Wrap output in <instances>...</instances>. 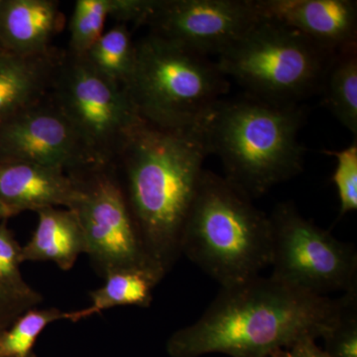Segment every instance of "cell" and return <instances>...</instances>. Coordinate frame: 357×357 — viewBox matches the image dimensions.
Returning <instances> with one entry per match:
<instances>
[{
	"label": "cell",
	"instance_id": "8992f818",
	"mask_svg": "<svg viewBox=\"0 0 357 357\" xmlns=\"http://www.w3.org/2000/svg\"><path fill=\"white\" fill-rule=\"evenodd\" d=\"M335 55L262 16L218 56L215 64L227 79L248 89V95L280 105H299L321 89Z\"/></svg>",
	"mask_w": 357,
	"mask_h": 357
},
{
	"label": "cell",
	"instance_id": "e0dca14e",
	"mask_svg": "<svg viewBox=\"0 0 357 357\" xmlns=\"http://www.w3.org/2000/svg\"><path fill=\"white\" fill-rule=\"evenodd\" d=\"M102 287L89 292L91 305L84 309L65 312L66 321L77 323L116 307H148L154 289L163 277L146 268H126L105 275Z\"/></svg>",
	"mask_w": 357,
	"mask_h": 357
},
{
	"label": "cell",
	"instance_id": "603a6c76",
	"mask_svg": "<svg viewBox=\"0 0 357 357\" xmlns=\"http://www.w3.org/2000/svg\"><path fill=\"white\" fill-rule=\"evenodd\" d=\"M337 159L333 182L337 190L340 215L357 210V142L340 151H324Z\"/></svg>",
	"mask_w": 357,
	"mask_h": 357
},
{
	"label": "cell",
	"instance_id": "4316f807",
	"mask_svg": "<svg viewBox=\"0 0 357 357\" xmlns=\"http://www.w3.org/2000/svg\"><path fill=\"white\" fill-rule=\"evenodd\" d=\"M270 357H331L317 344L316 340L307 338L300 340L287 349L275 351Z\"/></svg>",
	"mask_w": 357,
	"mask_h": 357
},
{
	"label": "cell",
	"instance_id": "7c38bea8",
	"mask_svg": "<svg viewBox=\"0 0 357 357\" xmlns=\"http://www.w3.org/2000/svg\"><path fill=\"white\" fill-rule=\"evenodd\" d=\"M260 15L287 26L332 54L357 46L351 0H255Z\"/></svg>",
	"mask_w": 357,
	"mask_h": 357
},
{
	"label": "cell",
	"instance_id": "d6986e66",
	"mask_svg": "<svg viewBox=\"0 0 357 357\" xmlns=\"http://www.w3.org/2000/svg\"><path fill=\"white\" fill-rule=\"evenodd\" d=\"M135 42L129 26L116 23L83 56L96 72L126 89L135 66Z\"/></svg>",
	"mask_w": 357,
	"mask_h": 357
},
{
	"label": "cell",
	"instance_id": "9a60e30c",
	"mask_svg": "<svg viewBox=\"0 0 357 357\" xmlns=\"http://www.w3.org/2000/svg\"><path fill=\"white\" fill-rule=\"evenodd\" d=\"M62 52L38 56L0 54V121L50 93Z\"/></svg>",
	"mask_w": 357,
	"mask_h": 357
},
{
	"label": "cell",
	"instance_id": "ffe728a7",
	"mask_svg": "<svg viewBox=\"0 0 357 357\" xmlns=\"http://www.w3.org/2000/svg\"><path fill=\"white\" fill-rule=\"evenodd\" d=\"M64 319L65 312L57 307L27 310L0 335V357H36L34 349L40 335L47 326Z\"/></svg>",
	"mask_w": 357,
	"mask_h": 357
},
{
	"label": "cell",
	"instance_id": "7402d4cb",
	"mask_svg": "<svg viewBox=\"0 0 357 357\" xmlns=\"http://www.w3.org/2000/svg\"><path fill=\"white\" fill-rule=\"evenodd\" d=\"M337 299V312L324 337L331 357H357V286Z\"/></svg>",
	"mask_w": 357,
	"mask_h": 357
},
{
	"label": "cell",
	"instance_id": "52a82bcc",
	"mask_svg": "<svg viewBox=\"0 0 357 357\" xmlns=\"http://www.w3.org/2000/svg\"><path fill=\"white\" fill-rule=\"evenodd\" d=\"M49 96L100 166L112 165L126 136L143 121L126 89L68 51L62 52Z\"/></svg>",
	"mask_w": 357,
	"mask_h": 357
},
{
	"label": "cell",
	"instance_id": "5b68a950",
	"mask_svg": "<svg viewBox=\"0 0 357 357\" xmlns=\"http://www.w3.org/2000/svg\"><path fill=\"white\" fill-rule=\"evenodd\" d=\"M135 49L126 89L144 121L168 128L196 126L229 91L215 62L180 45L149 32Z\"/></svg>",
	"mask_w": 357,
	"mask_h": 357
},
{
	"label": "cell",
	"instance_id": "83f0119b",
	"mask_svg": "<svg viewBox=\"0 0 357 357\" xmlns=\"http://www.w3.org/2000/svg\"><path fill=\"white\" fill-rule=\"evenodd\" d=\"M10 218H13L10 211L0 202V222H3V220H7Z\"/></svg>",
	"mask_w": 357,
	"mask_h": 357
},
{
	"label": "cell",
	"instance_id": "9c48e42d",
	"mask_svg": "<svg viewBox=\"0 0 357 357\" xmlns=\"http://www.w3.org/2000/svg\"><path fill=\"white\" fill-rule=\"evenodd\" d=\"M70 176L77 189L70 210L77 213L86 238V255L98 275L105 277L126 268H146L157 272L145 255L112 167H95Z\"/></svg>",
	"mask_w": 357,
	"mask_h": 357
},
{
	"label": "cell",
	"instance_id": "3957f363",
	"mask_svg": "<svg viewBox=\"0 0 357 357\" xmlns=\"http://www.w3.org/2000/svg\"><path fill=\"white\" fill-rule=\"evenodd\" d=\"M299 105L248 95L222 98L199 121L208 154L222 162L225 180L251 199L302 172L306 149Z\"/></svg>",
	"mask_w": 357,
	"mask_h": 357
},
{
	"label": "cell",
	"instance_id": "277c9868",
	"mask_svg": "<svg viewBox=\"0 0 357 357\" xmlns=\"http://www.w3.org/2000/svg\"><path fill=\"white\" fill-rule=\"evenodd\" d=\"M181 251L222 288L250 280L270 265L269 218L229 181L204 170Z\"/></svg>",
	"mask_w": 357,
	"mask_h": 357
},
{
	"label": "cell",
	"instance_id": "44dd1931",
	"mask_svg": "<svg viewBox=\"0 0 357 357\" xmlns=\"http://www.w3.org/2000/svg\"><path fill=\"white\" fill-rule=\"evenodd\" d=\"M112 0H77L70 21L68 52L83 57L105 33Z\"/></svg>",
	"mask_w": 357,
	"mask_h": 357
},
{
	"label": "cell",
	"instance_id": "484cf974",
	"mask_svg": "<svg viewBox=\"0 0 357 357\" xmlns=\"http://www.w3.org/2000/svg\"><path fill=\"white\" fill-rule=\"evenodd\" d=\"M153 0H112L109 17L121 24L144 25Z\"/></svg>",
	"mask_w": 357,
	"mask_h": 357
},
{
	"label": "cell",
	"instance_id": "8fae6325",
	"mask_svg": "<svg viewBox=\"0 0 357 357\" xmlns=\"http://www.w3.org/2000/svg\"><path fill=\"white\" fill-rule=\"evenodd\" d=\"M0 162L36 164L69 175L100 166L50 96L0 121Z\"/></svg>",
	"mask_w": 357,
	"mask_h": 357
},
{
	"label": "cell",
	"instance_id": "ac0fdd59",
	"mask_svg": "<svg viewBox=\"0 0 357 357\" xmlns=\"http://www.w3.org/2000/svg\"><path fill=\"white\" fill-rule=\"evenodd\" d=\"M321 89L328 109L357 135V46L337 53L326 70Z\"/></svg>",
	"mask_w": 357,
	"mask_h": 357
},
{
	"label": "cell",
	"instance_id": "4fadbf2b",
	"mask_svg": "<svg viewBox=\"0 0 357 357\" xmlns=\"http://www.w3.org/2000/svg\"><path fill=\"white\" fill-rule=\"evenodd\" d=\"M77 196L76 181L64 171L24 162H0V202L13 217L51 206L70 208Z\"/></svg>",
	"mask_w": 357,
	"mask_h": 357
},
{
	"label": "cell",
	"instance_id": "5bb4252c",
	"mask_svg": "<svg viewBox=\"0 0 357 357\" xmlns=\"http://www.w3.org/2000/svg\"><path fill=\"white\" fill-rule=\"evenodd\" d=\"M60 3L54 0H0V45L18 56L53 51L52 42L64 27Z\"/></svg>",
	"mask_w": 357,
	"mask_h": 357
},
{
	"label": "cell",
	"instance_id": "30bf717a",
	"mask_svg": "<svg viewBox=\"0 0 357 357\" xmlns=\"http://www.w3.org/2000/svg\"><path fill=\"white\" fill-rule=\"evenodd\" d=\"M261 17L255 0H153L144 25L208 58L227 50Z\"/></svg>",
	"mask_w": 357,
	"mask_h": 357
},
{
	"label": "cell",
	"instance_id": "cb8c5ba5",
	"mask_svg": "<svg viewBox=\"0 0 357 357\" xmlns=\"http://www.w3.org/2000/svg\"><path fill=\"white\" fill-rule=\"evenodd\" d=\"M21 248L7 220L0 222V288L10 292L28 294L35 291L30 287L20 271Z\"/></svg>",
	"mask_w": 357,
	"mask_h": 357
},
{
	"label": "cell",
	"instance_id": "f1b7e54d",
	"mask_svg": "<svg viewBox=\"0 0 357 357\" xmlns=\"http://www.w3.org/2000/svg\"><path fill=\"white\" fill-rule=\"evenodd\" d=\"M2 52H4V51H3V49H2L1 45H0V54H1Z\"/></svg>",
	"mask_w": 357,
	"mask_h": 357
},
{
	"label": "cell",
	"instance_id": "6da1fadb",
	"mask_svg": "<svg viewBox=\"0 0 357 357\" xmlns=\"http://www.w3.org/2000/svg\"><path fill=\"white\" fill-rule=\"evenodd\" d=\"M208 155L199 122L168 128L142 121L110 165L145 255L163 277L182 255L183 231Z\"/></svg>",
	"mask_w": 357,
	"mask_h": 357
},
{
	"label": "cell",
	"instance_id": "ba28073f",
	"mask_svg": "<svg viewBox=\"0 0 357 357\" xmlns=\"http://www.w3.org/2000/svg\"><path fill=\"white\" fill-rule=\"evenodd\" d=\"M272 278L305 292L328 297L357 286V253L328 230L284 202L269 215Z\"/></svg>",
	"mask_w": 357,
	"mask_h": 357
},
{
	"label": "cell",
	"instance_id": "7a4b0ae2",
	"mask_svg": "<svg viewBox=\"0 0 357 357\" xmlns=\"http://www.w3.org/2000/svg\"><path fill=\"white\" fill-rule=\"evenodd\" d=\"M337 312V299L257 276L222 288L198 321L169 337L166 351L170 357H270L300 340L323 337Z\"/></svg>",
	"mask_w": 357,
	"mask_h": 357
},
{
	"label": "cell",
	"instance_id": "d4e9b609",
	"mask_svg": "<svg viewBox=\"0 0 357 357\" xmlns=\"http://www.w3.org/2000/svg\"><path fill=\"white\" fill-rule=\"evenodd\" d=\"M42 302L43 297L37 291L20 294L0 288V335L23 312L38 307Z\"/></svg>",
	"mask_w": 357,
	"mask_h": 357
},
{
	"label": "cell",
	"instance_id": "2e32d148",
	"mask_svg": "<svg viewBox=\"0 0 357 357\" xmlns=\"http://www.w3.org/2000/svg\"><path fill=\"white\" fill-rule=\"evenodd\" d=\"M37 225L31 238L21 248V261L52 262L63 271L74 268L86 244L77 213L70 208L36 211Z\"/></svg>",
	"mask_w": 357,
	"mask_h": 357
},
{
	"label": "cell",
	"instance_id": "f546056e",
	"mask_svg": "<svg viewBox=\"0 0 357 357\" xmlns=\"http://www.w3.org/2000/svg\"><path fill=\"white\" fill-rule=\"evenodd\" d=\"M243 357H267V356H243Z\"/></svg>",
	"mask_w": 357,
	"mask_h": 357
}]
</instances>
